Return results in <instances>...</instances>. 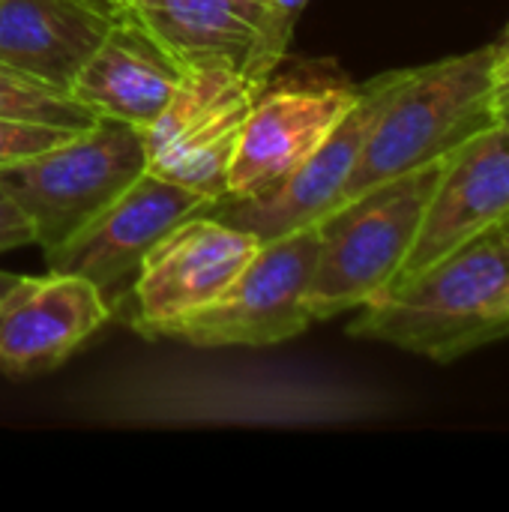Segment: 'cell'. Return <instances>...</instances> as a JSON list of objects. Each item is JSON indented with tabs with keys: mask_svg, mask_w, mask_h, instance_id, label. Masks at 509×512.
I'll return each instance as SVG.
<instances>
[{
	"mask_svg": "<svg viewBox=\"0 0 509 512\" xmlns=\"http://www.w3.org/2000/svg\"><path fill=\"white\" fill-rule=\"evenodd\" d=\"M81 411L108 426L147 429H321L378 417L381 393L279 366L141 369L87 393Z\"/></svg>",
	"mask_w": 509,
	"mask_h": 512,
	"instance_id": "cell-1",
	"label": "cell"
},
{
	"mask_svg": "<svg viewBox=\"0 0 509 512\" xmlns=\"http://www.w3.org/2000/svg\"><path fill=\"white\" fill-rule=\"evenodd\" d=\"M348 336L435 363L509 339V237L501 225L360 306Z\"/></svg>",
	"mask_w": 509,
	"mask_h": 512,
	"instance_id": "cell-2",
	"label": "cell"
},
{
	"mask_svg": "<svg viewBox=\"0 0 509 512\" xmlns=\"http://www.w3.org/2000/svg\"><path fill=\"white\" fill-rule=\"evenodd\" d=\"M495 123V45L411 66L375 120L342 201L447 159Z\"/></svg>",
	"mask_w": 509,
	"mask_h": 512,
	"instance_id": "cell-3",
	"label": "cell"
},
{
	"mask_svg": "<svg viewBox=\"0 0 509 512\" xmlns=\"http://www.w3.org/2000/svg\"><path fill=\"white\" fill-rule=\"evenodd\" d=\"M441 165L444 159L378 183L315 225L318 261L306 294L312 324L354 312L393 288L414 249Z\"/></svg>",
	"mask_w": 509,
	"mask_h": 512,
	"instance_id": "cell-4",
	"label": "cell"
},
{
	"mask_svg": "<svg viewBox=\"0 0 509 512\" xmlns=\"http://www.w3.org/2000/svg\"><path fill=\"white\" fill-rule=\"evenodd\" d=\"M147 174L144 129L99 117L90 129L0 168V186L33 225L42 252L63 246Z\"/></svg>",
	"mask_w": 509,
	"mask_h": 512,
	"instance_id": "cell-5",
	"label": "cell"
},
{
	"mask_svg": "<svg viewBox=\"0 0 509 512\" xmlns=\"http://www.w3.org/2000/svg\"><path fill=\"white\" fill-rule=\"evenodd\" d=\"M357 93L360 84L336 63L279 66L243 120L225 198H252L291 177L348 114Z\"/></svg>",
	"mask_w": 509,
	"mask_h": 512,
	"instance_id": "cell-6",
	"label": "cell"
},
{
	"mask_svg": "<svg viewBox=\"0 0 509 512\" xmlns=\"http://www.w3.org/2000/svg\"><path fill=\"white\" fill-rule=\"evenodd\" d=\"M318 261V228L267 240L234 282L177 321L162 339L192 348H273L312 327L306 294Z\"/></svg>",
	"mask_w": 509,
	"mask_h": 512,
	"instance_id": "cell-7",
	"label": "cell"
},
{
	"mask_svg": "<svg viewBox=\"0 0 509 512\" xmlns=\"http://www.w3.org/2000/svg\"><path fill=\"white\" fill-rule=\"evenodd\" d=\"M258 90L243 69H186L168 105L144 126L147 171L210 201L225 198L234 147Z\"/></svg>",
	"mask_w": 509,
	"mask_h": 512,
	"instance_id": "cell-8",
	"label": "cell"
},
{
	"mask_svg": "<svg viewBox=\"0 0 509 512\" xmlns=\"http://www.w3.org/2000/svg\"><path fill=\"white\" fill-rule=\"evenodd\" d=\"M405 75L408 69H393L360 84L357 102L348 108V114L321 141V147L279 186L252 198L210 201L201 213L252 234L258 243L318 225L333 207H339L360 150Z\"/></svg>",
	"mask_w": 509,
	"mask_h": 512,
	"instance_id": "cell-9",
	"label": "cell"
},
{
	"mask_svg": "<svg viewBox=\"0 0 509 512\" xmlns=\"http://www.w3.org/2000/svg\"><path fill=\"white\" fill-rule=\"evenodd\" d=\"M258 240L204 213L171 228L132 279L129 327L162 339L177 321L216 300L258 252Z\"/></svg>",
	"mask_w": 509,
	"mask_h": 512,
	"instance_id": "cell-10",
	"label": "cell"
},
{
	"mask_svg": "<svg viewBox=\"0 0 509 512\" xmlns=\"http://www.w3.org/2000/svg\"><path fill=\"white\" fill-rule=\"evenodd\" d=\"M207 204L210 198L147 171L63 246L45 252V264L51 273L93 282L111 306L114 291L138 273L144 255Z\"/></svg>",
	"mask_w": 509,
	"mask_h": 512,
	"instance_id": "cell-11",
	"label": "cell"
},
{
	"mask_svg": "<svg viewBox=\"0 0 509 512\" xmlns=\"http://www.w3.org/2000/svg\"><path fill=\"white\" fill-rule=\"evenodd\" d=\"M509 219V132L495 123L453 150L438 174L423 222L393 285L438 264Z\"/></svg>",
	"mask_w": 509,
	"mask_h": 512,
	"instance_id": "cell-12",
	"label": "cell"
},
{
	"mask_svg": "<svg viewBox=\"0 0 509 512\" xmlns=\"http://www.w3.org/2000/svg\"><path fill=\"white\" fill-rule=\"evenodd\" d=\"M108 318V300L81 276H21L0 297V375L24 381L60 369Z\"/></svg>",
	"mask_w": 509,
	"mask_h": 512,
	"instance_id": "cell-13",
	"label": "cell"
},
{
	"mask_svg": "<svg viewBox=\"0 0 509 512\" xmlns=\"http://www.w3.org/2000/svg\"><path fill=\"white\" fill-rule=\"evenodd\" d=\"M186 69L132 18L120 15L72 81V96L96 117L150 126Z\"/></svg>",
	"mask_w": 509,
	"mask_h": 512,
	"instance_id": "cell-14",
	"label": "cell"
},
{
	"mask_svg": "<svg viewBox=\"0 0 509 512\" xmlns=\"http://www.w3.org/2000/svg\"><path fill=\"white\" fill-rule=\"evenodd\" d=\"M117 18L87 0H0V66L69 93Z\"/></svg>",
	"mask_w": 509,
	"mask_h": 512,
	"instance_id": "cell-15",
	"label": "cell"
},
{
	"mask_svg": "<svg viewBox=\"0 0 509 512\" xmlns=\"http://www.w3.org/2000/svg\"><path fill=\"white\" fill-rule=\"evenodd\" d=\"M126 15L183 69H240L261 33L264 0H129Z\"/></svg>",
	"mask_w": 509,
	"mask_h": 512,
	"instance_id": "cell-16",
	"label": "cell"
},
{
	"mask_svg": "<svg viewBox=\"0 0 509 512\" xmlns=\"http://www.w3.org/2000/svg\"><path fill=\"white\" fill-rule=\"evenodd\" d=\"M0 117L45 123L60 129H90L99 117L84 108L72 93H63L45 81L21 75L9 66H0Z\"/></svg>",
	"mask_w": 509,
	"mask_h": 512,
	"instance_id": "cell-17",
	"label": "cell"
},
{
	"mask_svg": "<svg viewBox=\"0 0 509 512\" xmlns=\"http://www.w3.org/2000/svg\"><path fill=\"white\" fill-rule=\"evenodd\" d=\"M309 0H264V24L261 33L249 51V57L243 60V75H249L252 81L264 84L288 57L291 39H294V27L303 15Z\"/></svg>",
	"mask_w": 509,
	"mask_h": 512,
	"instance_id": "cell-18",
	"label": "cell"
},
{
	"mask_svg": "<svg viewBox=\"0 0 509 512\" xmlns=\"http://www.w3.org/2000/svg\"><path fill=\"white\" fill-rule=\"evenodd\" d=\"M75 135L72 129L60 126H45V123H27V120H9L0 117V168L12 165L18 159L36 156L60 141Z\"/></svg>",
	"mask_w": 509,
	"mask_h": 512,
	"instance_id": "cell-19",
	"label": "cell"
},
{
	"mask_svg": "<svg viewBox=\"0 0 509 512\" xmlns=\"http://www.w3.org/2000/svg\"><path fill=\"white\" fill-rule=\"evenodd\" d=\"M33 243V225L21 213V207L9 198V192L0 186V255L21 249Z\"/></svg>",
	"mask_w": 509,
	"mask_h": 512,
	"instance_id": "cell-20",
	"label": "cell"
},
{
	"mask_svg": "<svg viewBox=\"0 0 509 512\" xmlns=\"http://www.w3.org/2000/svg\"><path fill=\"white\" fill-rule=\"evenodd\" d=\"M492 45H495V78H498L501 72L509 69V24L504 27V33L498 36V42H492Z\"/></svg>",
	"mask_w": 509,
	"mask_h": 512,
	"instance_id": "cell-21",
	"label": "cell"
},
{
	"mask_svg": "<svg viewBox=\"0 0 509 512\" xmlns=\"http://www.w3.org/2000/svg\"><path fill=\"white\" fill-rule=\"evenodd\" d=\"M495 120L509 132V87L495 90Z\"/></svg>",
	"mask_w": 509,
	"mask_h": 512,
	"instance_id": "cell-22",
	"label": "cell"
},
{
	"mask_svg": "<svg viewBox=\"0 0 509 512\" xmlns=\"http://www.w3.org/2000/svg\"><path fill=\"white\" fill-rule=\"evenodd\" d=\"M87 3H93V6H99V9H105L111 15H126L123 6H120V0H87Z\"/></svg>",
	"mask_w": 509,
	"mask_h": 512,
	"instance_id": "cell-23",
	"label": "cell"
},
{
	"mask_svg": "<svg viewBox=\"0 0 509 512\" xmlns=\"http://www.w3.org/2000/svg\"><path fill=\"white\" fill-rule=\"evenodd\" d=\"M18 279H21L18 273H6V270H0V297H3V294H6Z\"/></svg>",
	"mask_w": 509,
	"mask_h": 512,
	"instance_id": "cell-24",
	"label": "cell"
},
{
	"mask_svg": "<svg viewBox=\"0 0 509 512\" xmlns=\"http://www.w3.org/2000/svg\"><path fill=\"white\" fill-rule=\"evenodd\" d=\"M498 87H509V69L507 72H501V75L495 78V90H498Z\"/></svg>",
	"mask_w": 509,
	"mask_h": 512,
	"instance_id": "cell-25",
	"label": "cell"
},
{
	"mask_svg": "<svg viewBox=\"0 0 509 512\" xmlns=\"http://www.w3.org/2000/svg\"><path fill=\"white\" fill-rule=\"evenodd\" d=\"M501 231H504V234H507V237H509V219H507V222H504V225H501Z\"/></svg>",
	"mask_w": 509,
	"mask_h": 512,
	"instance_id": "cell-26",
	"label": "cell"
},
{
	"mask_svg": "<svg viewBox=\"0 0 509 512\" xmlns=\"http://www.w3.org/2000/svg\"><path fill=\"white\" fill-rule=\"evenodd\" d=\"M120 6H123V12L129 9V0H120Z\"/></svg>",
	"mask_w": 509,
	"mask_h": 512,
	"instance_id": "cell-27",
	"label": "cell"
}]
</instances>
